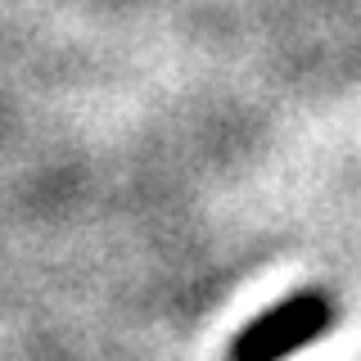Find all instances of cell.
<instances>
[{
	"label": "cell",
	"mask_w": 361,
	"mask_h": 361,
	"mask_svg": "<svg viewBox=\"0 0 361 361\" xmlns=\"http://www.w3.org/2000/svg\"><path fill=\"white\" fill-rule=\"evenodd\" d=\"M334 298L321 289H302L293 298L267 307L262 316L244 325L240 334L231 338V361H285L302 348H312L316 338H325L334 330Z\"/></svg>",
	"instance_id": "obj_1"
}]
</instances>
